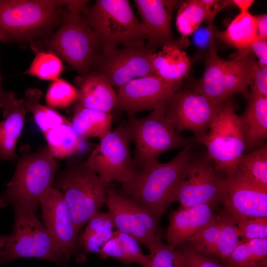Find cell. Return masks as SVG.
Masks as SVG:
<instances>
[{"instance_id":"3","label":"cell","mask_w":267,"mask_h":267,"mask_svg":"<svg viewBox=\"0 0 267 267\" xmlns=\"http://www.w3.org/2000/svg\"><path fill=\"white\" fill-rule=\"evenodd\" d=\"M67 0H0L2 42H35L46 39L60 25Z\"/></svg>"},{"instance_id":"36","label":"cell","mask_w":267,"mask_h":267,"mask_svg":"<svg viewBox=\"0 0 267 267\" xmlns=\"http://www.w3.org/2000/svg\"><path fill=\"white\" fill-rule=\"evenodd\" d=\"M232 219L239 230L241 241L245 242L255 239L267 238V218Z\"/></svg>"},{"instance_id":"45","label":"cell","mask_w":267,"mask_h":267,"mask_svg":"<svg viewBox=\"0 0 267 267\" xmlns=\"http://www.w3.org/2000/svg\"><path fill=\"white\" fill-rule=\"evenodd\" d=\"M5 36L3 32L0 30V41L3 42ZM2 78L0 74V108L4 109L9 102L15 98V94L12 91H6L2 88Z\"/></svg>"},{"instance_id":"13","label":"cell","mask_w":267,"mask_h":267,"mask_svg":"<svg viewBox=\"0 0 267 267\" xmlns=\"http://www.w3.org/2000/svg\"><path fill=\"white\" fill-rule=\"evenodd\" d=\"M105 204L114 227L134 237L150 254L162 244L157 219L142 207L113 190L107 191Z\"/></svg>"},{"instance_id":"21","label":"cell","mask_w":267,"mask_h":267,"mask_svg":"<svg viewBox=\"0 0 267 267\" xmlns=\"http://www.w3.org/2000/svg\"><path fill=\"white\" fill-rule=\"evenodd\" d=\"M79 87L78 104L89 109L111 113L117 107V94L114 88L101 74L90 72L75 79Z\"/></svg>"},{"instance_id":"26","label":"cell","mask_w":267,"mask_h":267,"mask_svg":"<svg viewBox=\"0 0 267 267\" xmlns=\"http://www.w3.org/2000/svg\"><path fill=\"white\" fill-rule=\"evenodd\" d=\"M217 38L235 47L238 52L250 51L258 36L256 17L249 11L240 12L226 29L215 33Z\"/></svg>"},{"instance_id":"42","label":"cell","mask_w":267,"mask_h":267,"mask_svg":"<svg viewBox=\"0 0 267 267\" xmlns=\"http://www.w3.org/2000/svg\"><path fill=\"white\" fill-rule=\"evenodd\" d=\"M251 87L253 90L267 97V67L260 65L258 62Z\"/></svg>"},{"instance_id":"43","label":"cell","mask_w":267,"mask_h":267,"mask_svg":"<svg viewBox=\"0 0 267 267\" xmlns=\"http://www.w3.org/2000/svg\"><path fill=\"white\" fill-rule=\"evenodd\" d=\"M249 50L258 58L260 65L267 67V40L255 41L250 46Z\"/></svg>"},{"instance_id":"16","label":"cell","mask_w":267,"mask_h":267,"mask_svg":"<svg viewBox=\"0 0 267 267\" xmlns=\"http://www.w3.org/2000/svg\"><path fill=\"white\" fill-rule=\"evenodd\" d=\"M40 205L44 225L54 250L62 261L69 260L78 244L79 237L63 194L50 187L42 196Z\"/></svg>"},{"instance_id":"15","label":"cell","mask_w":267,"mask_h":267,"mask_svg":"<svg viewBox=\"0 0 267 267\" xmlns=\"http://www.w3.org/2000/svg\"><path fill=\"white\" fill-rule=\"evenodd\" d=\"M224 176L207 157L194 158L185 178L180 184L174 201L182 208L214 204L224 198Z\"/></svg>"},{"instance_id":"10","label":"cell","mask_w":267,"mask_h":267,"mask_svg":"<svg viewBox=\"0 0 267 267\" xmlns=\"http://www.w3.org/2000/svg\"><path fill=\"white\" fill-rule=\"evenodd\" d=\"M15 222L11 233L6 236L0 252V264L20 258L44 259L56 263L62 262L52 246L44 225L35 213L13 205Z\"/></svg>"},{"instance_id":"9","label":"cell","mask_w":267,"mask_h":267,"mask_svg":"<svg viewBox=\"0 0 267 267\" xmlns=\"http://www.w3.org/2000/svg\"><path fill=\"white\" fill-rule=\"evenodd\" d=\"M198 142L206 147L207 156L220 173L225 177L236 173L245 143L231 97L222 103L207 133Z\"/></svg>"},{"instance_id":"2","label":"cell","mask_w":267,"mask_h":267,"mask_svg":"<svg viewBox=\"0 0 267 267\" xmlns=\"http://www.w3.org/2000/svg\"><path fill=\"white\" fill-rule=\"evenodd\" d=\"M88 3L87 0H67L58 29L49 38L31 43L32 49L42 45V49L62 58L80 76L91 71L101 50L98 38L81 13Z\"/></svg>"},{"instance_id":"19","label":"cell","mask_w":267,"mask_h":267,"mask_svg":"<svg viewBox=\"0 0 267 267\" xmlns=\"http://www.w3.org/2000/svg\"><path fill=\"white\" fill-rule=\"evenodd\" d=\"M134 2L147 33V45L156 47L176 44L171 29L176 0H135Z\"/></svg>"},{"instance_id":"23","label":"cell","mask_w":267,"mask_h":267,"mask_svg":"<svg viewBox=\"0 0 267 267\" xmlns=\"http://www.w3.org/2000/svg\"><path fill=\"white\" fill-rule=\"evenodd\" d=\"M153 75L180 88L191 66L189 57L176 44H170L155 52L151 59Z\"/></svg>"},{"instance_id":"44","label":"cell","mask_w":267,"mask_h":267,"mask_svg":"<svg viewBox=\"0 0 267 267\" xmlns=\"http://www.w3.org/2000/svg\"><path fill=\"white\" fill-rule=\"evenodd\" d=\"M255 17L258 34L256 41H267V15L264 14Z\"/></svg>"},{"instance_id":"41","label":"cell","mask_w":267,"mask_h":267,"mask_svg":"<svg viewBox=\"0 0 267 267\" xmlns=\"http://www.w3.org/2000/svg\"><path fill=\"white\" fill-rule=\"evenodd\" d=\"M183 267H226L221 261L195 251L181 253Z\"/></svg>"},{"instance_id":"1","label":"cell","mask_w":267,"mask_h":267,"mask_svg":"<svg viewBox=\"0 0 267 267\" xmlns=\"http://www.w3.org/2000/svg\"><path fill=\"white\" fill-rule=\"evenodd\" d=\"M192 143L183 147L167 163L158 161L137 171L133 180L122 185L117 192L136 203L157 219L174 202L177 191L188 173Z\"/></svg>"},{"instance_id":"20","label":"cell","mask_w":267,"mask_h":267,"mask_svg":"<svg viewBox=\"0 0 267 267\" xmlns=\"http://www.w3.org/2000/svg\"><path fill=\"white\" fill-rule=\"evenodd\" d=\"M216 216L210 205L182 208L173 211L165 231L167 245L176 248L187 242L192 237L210 224Z\"/></svg>"},{"instance_id":"35","label":"cell","mask_w":267,"mask_h":267,"mask_svg":"<svg viewBox=\"0 0 267 267\" xmlns=\"http://www.w3.org/2000/svg\"><path fill=\"white\" fill-rule=\"evenodd\" d=\"M78 90L66 80L57 78L49 86L46 95L47 106L51 108H65L78 100Z\"/></svg>"},{"instance_id":"46","label":"cell","mask_w":267,"mask_h":267,"mask_svg":"<svg viewBox=\"0 0 267 267\" xmlns=\"http://www.w3.org/2000/svg\"><path fill=\"white\" fill-rule=\"evenodd\" d=\"M230 3L235 5L240 10V12L249 11L254 0H230Z\"/></svg>"},{"instance_id":"7","label":"cell","mask_w":267,"mask_h":267,"mask_svg":"<svg viewBox=\"0 0 267 267\" xmlns=\"http://www.w3.org/2000/svg\"><path fill=\"white\" fill-rule=\"evenodd\" d=\"M167 105L157 108L148 116H129L125 122L131 140L135 144L133 160L136 171L145 169L158 161L159 156L172 149L183 148L193 142L178 133L167 120Z\"/></svg>"},{"instance_id":"18","label":"cell","mask_w":267,"mask_h":267,"mask_svg":"<svg viewBox=\"0 0 267 267\" xmlns=\"http://www.w3.org/2000/svg\"><path fill=\"white\" fill-rule=\"evenodd\" d=\"M224 205L232 218H267V190L249 181L236 172L224 177Z\"/></svg>"},{"instance_id":"4","label":"cell","mask_w":267,"mask_h":267,"mask_svg":"<svg viewBox=\"0 0 267 267\" xmlns=\"http://www.w3.org/2000/svg\"><path fill=\"white\" fill-rule=\"evenodd\" d=\"M82 15L101 45V51L123 46L145 45L147 33L127 0H97L86 6Z\"/></svg>"},{"instance_id":"38","label":"cell","mask_w":267,"mask_h":267,"mask_svg":"<svg viewBox=\"0 0 267 267\" xmlns=\"http://www.w3.org/2000/svg\"><path fill=\"white\" fill-rule=\"evenodd\" d=\"M113 236L117 238L124 245L133 263H136L142 267L146 266L150 259L149 255L144 254L139 245L138 241L132 236L116 229Z\"/></svg>"},{"instance_id":"34","label":"cell","mask_w":267,"mask_h":267,"mask_svg":"<svg viewBox=\"0 0 267 267\" xmlns=\"http://www.w3.org/2000/svg\"><path fill=\"white\" fill-rule=\"evenodd\" d=\"M220 228L219 218L216 216L210 224L187 241L191 245L190 250L207 257H217Z\"/></svg>"},{"instance_id":"33","label":"cell","mask_w":267,"mask_h":267,"mask_svg":"<svg viewBox=\"0 0 267 267\" xmlns=\"http://www.w3.org/2000/svg\"><path fill=\"white\" fill-rule=\"evenodd\" d=\"M220 228L217 258L224 264L241 240L240 233L234 221L227 214L219 216Z\"/></svg>"},{"instance_id":"25","label":"cell","mask_w":267,"mask_h":267,"mask_svg":"<svg viewBox=\"0 0 267 267\" xmlns=\"http://www.w3.org/2000/svg\"><path fill=\"white\" fill-rule=\"evenodd\" d=\"M113 117L111 113L85 108L77 104L71 122L75 132L83 139H101L109 131Z\"/></svg>"},{"instance_id":"8","label":"cell","mask_w":267,"mask_h":267,"mask_svg":"<svg viewBox=\"0 0 267 267\" xmlns=\"http://www.w3.org/2000/svg\"><path fill=\"white\" fill-rule=\"evenodd\" d=\"M70 210L77 233L106 203L107 191L98 175L85 162L69 164L55 180Z\"/></svg>"},{"instance_id":"17","label":"cell","mask_w":267,"mask_h":267,"mask_svg":"<svg viewBox=\"0 0 267 267\" xmlns=\"http://www.w3.org/2000/svg\"><path fill=\"white\" fill-rule=\"evenodd\" d=\"M180 88L150 75L134 79L118 90L117 107L130 116L168 105Z\"/></svg>"},{"instance_id":"22","label":"cell","mask_w":267,"mask_h":267,"mask_svg":"<svg viewBox=\"0 0 267 267\" xmlns=\"http://www.w3.org/2000/svg\"><path fill=\"white\" fill-rule=\"evenodd\" d=\"M244 113L239 116L245 150L265 145L267 137V97L251 89Z\"/></svg>"},{"instance_id":"31","label":"cell","mask_w":267,"mask_h":267,"mask_svg":"<svg viewBox=\"0 0 267 267\" xmlns=\"http://www.w3.org/2000/svg\"><path fill=\"white\" fill-rule=\"evenodd\" d=\"M209 16V11L201 0L184 2L179 7L176 17V26L183 36L195 32Z\"/></svg>"},{"instance_id":"11","label":"cell","mask_w":267,"mask_h":267,"mask_svg":"<svg viewBox=\"0 0 267 267\" xmlns=\"http://www.w3.org/2000/svg\"><path fill=\"white\" fill-rule=\"evenodd\" d=\"M128 130L123 122L99 139L85 163L106 185L112 181L123 184L131 182L137 171L131 158Z\"/></svg>"},{"instance_id":"12","label":"cell","mask_w":267,"mask_h":267,"mask_svg":"<svg viewBox=\"0 0 267 267\" xmlns=\"http://www.w3.org/2000/svg\"><path fill=\"white\" fill-rule=\"evenodd\" d=\"M155 52L146 44L100 51L90 72L102 75L118 90L134 79L153 75L151 59Z\"/></svg>"},{"instance_id":"5","label":"cell","mask_w":267,"mask_h":267,"mask_svg":"<svg viewBox=\"0 0 267 267\" xmlns=\"http://www.w3.org/2000/svg\"><path fill=\"white\" fill-rule=\"evenodd\" d=\"M213 38V35L210 40L204 74L192 90L220 103L235 93L247 97L258 62L250 51L238 52L230 60L221 58L217 53Z\"/></svg>"},{"instance_id":"47","label":"cell","mask_w":267,"mask_h":267,"mask_svg":"<svg viewBox=\"0 0 267 267\" xmlns=\"http://www.w3.org/2000/svg\"><path fill=\"white\" fill-rule=\"evenodd\" d=\"M6 240V236L0 235V251L4 245Z\"/></svg>"},{"instance_id":"28","label":"cell","mask_w":267,"mask_h":267,"mask_svg":"<svg viewBox=\"0 0 267 267\" xmlns=\"http://www.w3.org/2000/svg\"><path fill=\"white\" fill-rule=\"evenodd\" d=\"M223 264L226 267H267V238L240 241Z\"/></svg>"},{"instance_id":"24","label":"cell","mask_w":267,"mask_h":267,"mask_svg":"<svg viewBox=\"0 0 267 267\" xmlns=\"http://www.w3.org/2000/svg\"><path fill=\"white\" fill-rule=\"evenodd\" d=\"M4 120L0 122V160H15V149L28 112L23 99L13 98L2 109Z\"/></svg>"},{"instance_id":"6","label":"cell","mask_w":267,"mask_h":267,"mask_svg":"<svg viewBox=\"0 0 267 267\" xmlns=\"http://www.w3.org/2000/svg\"><path fill=\"white\" fill-rule=\"evenodd\" d=\"M57 168L47 146L23 154L6 190L0 194V207L18 205L36 214L42 196L51 187Z\"/></svg>"},{"instance_id":"27","label":"cell","mask_w":267,"mask_h":267,"mask_svg":"<svg viewBox=\"0 0 267 267\" xmlns=\"http://www.w3.org/2000/svg\"><path fill=\"white\" fill-rule=\"evenodd\" d=\"M44 135L47 146L55 159L70 157L82 149L84 139L75 132L71 123L56 126Z\"/></svg>"},{"instance_id":"32","label":"cell","mask_w":267,"mask_h":267,"mask_svg":"<svg viewBox=\"0 0 267 267\" xmlns=\"http://www.w3.org/2000/svg\"><path fill=\"white\" fill-rule=\"evenodd\" d=\"M63 69L62 61L56 55L50 51H38L24 74L53 81L58 78Z\"/></svg>"},{"instance_id":"30","label":"cell","mask_w":267,"mask_h":267,"mask_svg":"<svg viewBox=\"0 0 267 267\" xmlns=\"http://www.w3.org/2000/svg\"><path fill=\"white\" fill-rule=\"evenodd\" d=\"M237 172L255 185L267 190V145L244 153Z\"/></svg>"},{"instance_id":"14","label":"cell","mask_w":267,"mask_h":267,"mask_svg":"<svg viewBox=\"0 0 267 267\" xmlns=\"http://www.w3.org/2000/svg\"><path fill=\"white\" fill-rule=\"evenodd\" d=\"M222 103L180 88L168 103L165 116L178 133L190 131L198 141L207 133Z\"/></svg>"},{"instance_id":"29","label":"cell","mask_w":267,"mask_h":267,"mask_svg":"<svg viewBox=\"0 0 267 267\" xmlns=\"http://www.w3.org/2000/svg\"><path fill=\"white\" fill-rule=\"evenodd\" d=\"M42 94L39 89L30 88L26 90L23 99L27 111L32 113L43 134L59 125L70 123L64 116L41 103Z\"/></svg>"},{"instance_id":"40","label":"cell","mask_w":267,"mask_h":267,"mask_svg":"<svg viewBox=\"0 0 267 267\" xmlns=\"http://www.w3.org/2000/svg\"><path fill=\"white\" fill-rule=\"evenodd\" d=\"M98 254L102 259L113 258L125 264L133 263L124 245L113 235L104 244Z\"/></svg>"},{"instance_id":"37","label":"cell","mask_w":267,"mask_h":267,"mask_svg":"<svg viewBox=\"0 0 267 267\" xmlns=\"http://www.w3.org/2000/svg\"><path fill=\"white\" fill-rule=\"evenodd\" d=\"M175 248L161 244L143 267H183L182 254Z\"/></svg>"},{"instance_id":"39","label":"cell","mask_w":267,"mask_h":267,"mask_svg":"<svg viewBox=\"0 0 267 267\" xmlns=\"http://www.w3.org/2000/svg\"><path fill=\"white\" fill-rule=\"evenodd\" d=\"M113 232H92L83 233L78 237V244L80 245L86 253H97L104 244L110 239Z\"/></svg>"}]
</instances>
